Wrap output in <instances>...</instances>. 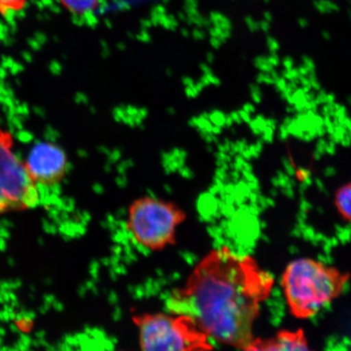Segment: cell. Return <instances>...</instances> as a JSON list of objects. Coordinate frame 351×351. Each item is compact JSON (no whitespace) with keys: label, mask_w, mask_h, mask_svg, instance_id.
<instances>
[{"label":"cell","mask_w":351,"mask_h":351,"mask_svg":"<svg viewBox=\"0 0 351 351\" xmlns=\"http://www.w3.org/2000/svg\"><path fill=\"white\" fill-rule=\"evenodd\" d=\"M274 282L252 256L219 247L197 263L182 287L170 293L167 307L189 315L210 340L247 350Z\"/></svg>","instance_id":"6da1fadb"},{"label":"cell","mask_w":351,"mask_h":351,"mask_svg":"<svg viewBox=\"0 0 351 351\" xmlns=\"http://www.w3.org/2000/svg\"><path fill=\"white\" fill-rule=\"evenodd\" d=\"M350 274L311 258L289 263L282 287L291 313L297 319L314 317L343 293Z\"/></svg>","instance_id":"7a4b0ae2"},{"label":"cell","mask_w":351,"mask_h":351,"mask_svg":"<svg viewBox=\"0 0 351 351\" xmlns=\"http://www.w3.org/2000/svg\"><path fill=\"white\" fill-rule=\"evenodd\" d=\"M186 219L185 210L173 202L144 196L130 204L126 230L142 247L160 252L176 244L178 227Z\"/></svg>","instance_id":"3957f363"},{"label":"cell","mask_w":351,"mask_h":351,"mask_svg":"<svg viewBox=\"0 0 351 351\" xmlns=\"http://www.w3.org/2000/svg\"><path fill=\"white\" fill-rule=\"evenodd\" d=\"M143 350H210L212 340L189 315L178 313H142L134 315Z\"/></svg>","instance_id":"277c9868"},{"label":"cell","mask_w":351,"mask_h":351,"mask_svg":"<svg viewBox=\"0 0 351 351\" xmlns=\"http://www.w3.org/2000/svg\"><path fill=\"white\" fill-rule=\"evenodd\" d=\"M13 146L10 132L0 127V216L32 209L39 203L38 184Z\"/></svg>","instance_id":"5b68a950"},{"label":"cell","mask_w":351,"mask_h":351,"mask_svg":"<svg viewBox=\"0 0 351 351\" xmlns=\"http://www.w3.org/2000/svg\"><path fill=\"white\" fill-rule=\"evenodd\" d=\"M38 185L54 186L63 181L68 169V157L58 145L41 142L34 145L25 162Z\"/></svg>","instance_id":"8992f818"},{"label":"cell","mask_w":351,"mask_h":351,"mask_svg":"<svg viewBox=\"0 0 351 351\" xmlns=\"http://www.w3.org/2000/svg\"><path fill=\"white\" fill-rule=\"evenodd\" d=\"M309 344L306 333L302 329L280 330L270 339H256L249 346L247 351L254 350H308Z\"/></svg>","instance_id":"52a82bcc"},{"label":"cell","mask_w":351,"mask_h":351,"mask_svg":"<svg viewBox=\"0 0 351 351\" xmlns=\"http://www.w3.org/2000/svg\"><path fill=\"white\" fill-rule=\"evenodd\" d=\"M66 10L77 19L91 20L100 8L104 0H59Z\"/></svg>","instance_id":"ba28073f"},{"label":"cell","mask_w":351,"mask_h":351,"mask_svg":"<svg viewBox=\"0 0 351 351\" xmlns=\"http://www.w3.org/2000/svg\"><path fill=\"white\" fill-rule=\"evenodd\" d=\"M335 204L340 217L345 221L351 223V182L337 190Z\"/></svg>","instance_id":"9c48e42d"},{"label":"cell","mask_w":351,"mask_h":351,"mask_svg":"<svg viewBox=\"0 0 351 351\" xmlns=\"http://www.w3.org/2000/svg\"><path fill=\"white\" fill-rule=\"evenodd\" d=\"M28 0H0V15L8 16L24 10Z\"/></svg>","instance_id":"30bf717a"}]
</instances>
